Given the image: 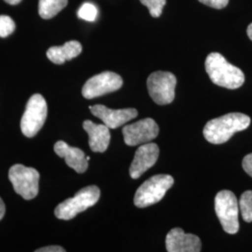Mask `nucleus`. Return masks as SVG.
I'll use <instances>...</instances> for the list:
<instances>
[{
  "mask_svg": "<svg viewBox=\"0 0 252 252\" xmlns=\"http://www.w3.org/2000/svg\"><path fill=\"white\" fill-rule=\"evenodd\" d=\"M97 8L89 2H86L81 5L78 11L79 18L82 19L87 22H94L97 17Z\"/></svg>",
  "mask_w": 252,
  "mask_h": 252,
  "instance_id": "6ab92c4d",
  "label": "nucleus"
},
{
  "mask_svg": "<svg viewBox=\"0 0 252 252\" xmlns=\"http://www.w3.org/2000/svg\"><path fill=\"white\" fill-rule=\"evenodd\" d=\"M82 52V46L77 40H70L65 42L63 46H54L47 51V57L50 61L56 64L72 60L79 56Z\"/></svg>",
  "mask_w": 252,
  "mask_h": 252,
  "instance_id": "dca6fc26",
  "label": "nucleus"
},
{
  "mask_svg": "<svg viewBox=\"0 0 252 252\" xmlns=\"http://www.w3.org/2000/svg\"><path fill=\"white\" fill-rule=\"evenodd\" d=\"M141 4L146 6L151 15L154 18H158L162 15V9L166 4V0H139Z\"/></svg>",
  "mask_w": 252,
  "mask_h": 252,
  "instance_id": "aec40b11",
  "label": "nucleus"
},
{
  "mask_svg": "<svg viewBox=\"0 0 252 252\" xmlns=\"http://www.w3.org/2000/svg\"><path fill=\"white\" fill-rule=\"evenodd\" d=\"M83 129L89 135V146L94 153H104L110 142L109 128L106 125H96L92 121L83 122Z\"/></svg>",
  "mask_w": 252,
  "mask_h": 252,
  "instance_id": "2eb2a0df",
  "label": "nucleus"
},
{
  "mask_svg": "<svg viewBox=\"0 0 252 252\" xmlns=\"http://www.w3.org/2000/svg\"><path fill=\"white\" fill-rule=\"evenodd\" d=\"M247 34H248V36L249 37L251 38L252 40V23L248 27V29H247Z\"/></svg>",
  "mask_w": 252,
  "mask_h": 252,
  "instance_id": "bb28decb",
  "label": "nucleus"
},
{
  "mask_svg": "<svg viewBox=\"0 0 252 252\" xmlns=\"http://www.w3.org/2000/svg\"><path fill=\"white\" fill-rule=\"evenodd\" d=\"M99 198L100 189L98 187L94 185L85 187L80 189L72 198L66 199L59 204L54 210V215L59 220H72L79 213L94 206Z\"/></svg>",
  "mask_w": 252,
  "mask_h": 252,
  "instance_id": "7ed1b4c3",
  "label": "nucleus"
},
{
  "mask_svg": "<svg viewBox=\"0 0 252 252\" xmlns=\"http://www.w3.org/2000/svg\"><path fill=\"white\" fill-rule=\"evenodd\" d=\"M205 66L210 80L218 86L234 90L241 87L245 82L243 71L228 63L225 58L219 53L208 54Z\"/></svg>",
  "mask_w": 252,
  "mask_h": 252,
  "instance_id": "f03ea898",
  "label": "nucleus"
},
{
  "mask_svg": "<svg viewBox=\"0 0 252 252\" xmlns=\"http://www.w3.org/2000/svg\"><path fill=\"white\" fill-rule=\"evenodd\" d=\"M241 215L246 222L252 221V190H247L241 195L239 201Z\"/></svg>",
  "mask_w": 252,
  "mask_h": 252,
  "instance_id": "a211bd4d",
  "label": "nucleus"
},
{
  "mask_svg": "<svg viewBox=\"0 0 252 252\" xmlns=\"http://www.w3.org/2000/svg\"><path fill=\"white\" fill-rule=\"evenodd\" d=\"M5 2H7L9 5H17L22 0H4Z\"/></svg>",
  "mask_w": 252,
  "mask_h": 252,
  "instance_id": "a878e982",
  "label": "nucleus"
},
{
  "mask_svg": "<svg viewBox=\"0 0 252 252\" xmlns=\"http://www.w3.org/2000/svg\"><path fill=\"white\" fill-rule=\"evenodd\" d=\"M242 166L245 172L252 178V153L245 156L242 162Z\"/></svg>",
  "mask_w": 252,
  "mask_h": 252,
  "instance_id": "5701e85b",
  "label": "nucleus"
},
{
  "mask_svg": "<svg viewBox=\"0 0 252 252\" xmlns=\"http://www.w3.org/2000/svg\"><path fill=\"white\" fill-rule=\"evenodd\" d=\"M123 83L122 77L116 73L111 71L100 73L85 82L82 88V95L86 99L99 97L121 89Z\"/></svg>",
  "mask_w": 252,
  "mask_h": 252,
  "instance_id": "1a4fd4ad",
  "label": "nucleus"
},
{
  "mask_svg": "<svg viewBox=\"0 0 252 252\" xmlns=\"http://www.w3.org/2000/svg\"><path fill=\"white\" fill-rule=\"evenodd\" d=\"M90 110L93 115L99 118L109 129H116L137 116L135 108L110 109L103 105H94L91 106Z\"/></svg>",
  "mask_w": 252,
  "mask_h": 252,
  "instance_id": "f8f14e48",
  "label": "nucleus"
},
{
  "mask_svg": "<svg viewBox=\"0 0 252 252\" xmlns=\"http://www.w3.org/2000/svg\"><path fill=\"white\" fill-rule=\"evenodd\" d=\"M9 180L13 189L26 200L34 199L38 193L39 173L23 164H14L9 170Z\"/></svg>",
  "mask_w": 252,
  "mask_h": 252,
  "instance_id": "0eeeda50",
  "label": "nucleus"
},
{
  "mask_svg": "<svg viewBox=\"0 0 252 252\" xmlns=\"http://www.w3.org/2000/svg\"><path fill=\"white\" fill-rule=\"evenodd\" d=\"M68 0H39L38 13L43 19L54 18L63 8L66 7Z\"/></svg>",
  "mask_w": 252,
  "mask_h": 252,
  "instance_id": "f3484780",
  "label": "nucleus"
},
{
  "mask_svg": "<svg viewBox=\"0 0 252 252\" xmlns=\"http://www.w3.org/2000/svg\"><path fill=\"white\" fill-rule=\"evenodd\" d=\"M215 211L227 234H234L239 231V204L233 191L223 189L217 193Z\"/></svg>",
  "mask_w": 252,
  "mask_h": 252,
  "instance_id": "39448f33",
  "label": "nucleus"
},
{
  "mask_svg": "<svg viewBox=\"0 0 252 252\" xmlns=\"http://www.w3.org/2000/svg\"><path fill=\"white\" fill-rule=\"evenodd\" d=\"M48 113L44 97L36 94L27 101L26 110L21 119V130L27 137H33L44 126Z\"/></svg>",
  "mask_w": 252,
  "mask_h": 252,
  "instance_id": "423d86ee",
  "label": "nucleus"
},
{
  "mask_svg": "<svg viewBox=\"0 0 252 252\" xmlns=\"http://www.w3.org/2000/svg\"><path fill=\"white\" fill-rule=\"evenodd\" d=\"M54 152L64 159L66 164L79 174L84 173L88 168L90 157L86 156L79 148H73L63 141H57L54 145Z\"/></svg>",
  "mask_w": 252,
  "mask_h": 252,
  "instance_id": "4468645a",
  "label": "nucleus"
},
{
  "mask_svg": "<svg viewBox=\"0 0 252 252\" xmlns=\"http://www.w3.org/2000/svg\"><path fill=\"white\" fill-rule=\"evenodd\" d=\"M15 30V23L8 15H0V37H7Z\"/></svg>",
  "mask_w": 252,
  "mask_h": 252,
  "instance_id": "412c9836",
  "label": "nucleus"
},
{
  "mask_svg": "<svg viewBox=\"0 0 252 252\" xmlns=\"http://www.w3.org/2000/svg\"><path fill=\"white\" fill-rule=\"evenodd\" d=\"M199 2L213 9H223L229 3V0H198Z\"/></svg>",
  "mask_w": 252,
  "mask_h": 252,
  "instance_id": "4be33fe9",
  "label": "nucleus"
},
{
  "mask_svg": "<svg viewBox=\"0 0 252 252\" xmlns=\"http://www.w3.org/2000/svg\"><path fill=\"white\" fill-rule=\"evenodd\" d=\"M177 78L167 71H156L149 76L147 86L153 101L161 106L168 105L175 98Z\"/></svg>",
  "mask_w": 252,
  "mask_h": 252,
  "instance_id": "6e6552de",
  "label": "nucleus"
},
{
  "mask_svg": "<svg viewBox=\"0 0 252 252\" xmlns=\"http://www.w3.org/2000/svg\"><path fill=\"white\" fill-rule=\"evenodd\" d=\"M165 246L168 252H199L202 249L197 235L185 234L180 228H174L167 234Z\"/></svg>",
  "mask_w": 252,
  "mask_h": 252,
  "instance_id": "ddd939ff",
  "label": "nucleus"
},
{
  "mask_svg": "<svg viewBox=\"0 0 252 252\" xmlns=\"http://www.w3.org/2000/svg\"><path fill=\"white\" fill-rule=\"evenodd\" d=\"M159 157V147L149 142L141 145L135 152V158L131 163L129 173L132 179L140 178L145 172L153 167Z\"/></svg>",
  "mask_w": 252,
  "mask_h": 252,
  "instance_id": "9b49d317",
  "label": "nucleus"
},
{
  "mask_svg": "<svg viewBox=\"0 0 252 252\" xmlns=\"http://www.w3.org/2000/svg\"><path fill=\"white\" fill-rule=\"evenodd\" d=\"M5 211H6L5 204H4L3 200L0 197V220L3 219V217L5 215Z\"/></svg>",
  "mask_w": 252,
  "mask_h": 252,
  "instance_id": "393cba45",
  "label": "nucleus"
},
{
  "mask_svg": "<svg viewBox=\"0 0 252 252\" xmlns=\"http://www.w3.org/2000/svg\"><path fill=\"white\" fill-rule=\"evenodd\" d=\"M251 125L248 115L234 112L207 122L204 128V136L211 144H223L233 135L246 130Z\"/></svg>",
  "mask_w": 252,
  "mask_h": 252,
  "instance_id": "f257e3e1",
  "label": "nucleus"
},
{
  "mask_svg": "<svg viewBox=\"0 0 252 252\" xmlns=\"http://www.w3.org/2000/svg\"><path fill=\"white\" fill-rule=\"evenodd\" d=\"M173 184L174 179L170 175H156L146 180L135 192V207L144 208L160 202Z\"/></svg>",
  "mask_w": 252,
  "mask_h": 252,
  "instance_id": "20e7f679",
  "label": "nucleus"
},
{
  "mask_svg": "<svg viewBox=\"0 0 252 252\" xmlns=\"http://www.w3.org/2000/svg\"><path fill=\"white\" fill-rule=\"evenodd\" d=\"M65 251L63 250L62 247L59 246H49L45 248H41L39 250H36V252H64Z\"/></svg>",
  "mask_w": 252,
  "mask_h": 252,
  "instance_id": "b1692460",
  "label": "nucleus"
},
{
  "mask_svg": "<svg viewBox=\"0 0 252 252\" xmlns=\"http://www.w3.org/2000/svg\"><path fill=\"white\" fill-rule=\"evenodd\" d=\"M159 134V127L156 122L147 118L135 122L132 125L125 126L123 129V135L126 145H137L149 143L155 139Z\"/></svg>",
  "mask_w": 252,
  "mask_h": 252,
  "instance_id": "9d476101",
  "label": "nucleus"
}]
</instances>
